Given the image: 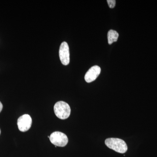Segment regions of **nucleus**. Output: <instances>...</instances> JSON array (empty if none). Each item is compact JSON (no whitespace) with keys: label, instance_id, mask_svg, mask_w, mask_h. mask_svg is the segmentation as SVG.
<instances>
[{"label":"nucleus","instance_id":"obj_9","mask_svg":"<svg viewBox=\"0 0 157 157\" xmlns=\"http://www.w3.org/2000/svg\"><path fill=\"white\" fill-rule=\"evenodd\" d=\"M3 109V105L2 104V103H1V101H0V113H1V111H2V109Z\"/></svg>","mask_w":157,"mask_h":157},{"label":"nucleus","instance_id":"obj_4","mask_svg":"<svg viewBox=\"0 0 157 157\" xmlns=\"http://www.w3.org/2000/svg\"><path fill=\"white\" fill-rule=\"evenodd\" d=\"M59 56L63 65H67L70 62V49L67 42H62L59 49Z\"/></svg>","mask_w":157,"mask_h":157},{"label":"nucleus","instance_id":"obj_8","mask_svg":"<svg viewBox=\"0 0 157 157\" xmlns=\"http://www.w3.org/2000/svg\"><path fill=\"white\" fill-rule=\"evenodd\" d=\"M107 3L109 8L111 9L114 8L116 5V1L115 0H107Z\"/></svg>","mask_w":157,"mask_h":157},{"label":"nucleus","instance_id":"obj_2","mask_svg":"<svg viewBox=\"0 0 157 157\" xmlns=\"http://www.w3.org/2000/svg\"><path fill=\"white\" fill-rule=\"evenodd\" d=\"M54 110L57 117L62 120L68 118L71 113V109L69 104L63 101L56 103L54 107Z\"/></svg>","mask_w":157,"mask_h":157},{"label":"nucleus","instance_id":"obj_3","mask_svg":"<svg viewBox=\"0 0 157 157\" xmlns=\"http://www.w3.org/2000/svg\"><path fill=\"white\" fill-rule=\"evenodd\" d=\"M51 142L56 146L63 147L67 145L68 142L67 136L59 132L52 133L49 136Z\"/></svg>","mask_w":157,"mask_h":157},{"label":"nucleus","instance_id":"obj_10","mask_svg":"<svg viewBox=\"0 0 157 157\" xmlns=\"http://www.w3.org/2000/svg\"><path fill=\"white\" fill-rule=\"evenodd\" d=\"M0 134H1V129H0Z\"/></svg>","mask_w":157,"mask_h":157},{"label":"nucleus","instance_id":"obj_1","mask_svg":"<svg viewBox=\"0 0 157 157\" xmlns=\"http://www.w3.org/2000/svg\"><path fill=\"white\" fill-rule=\"evenodd\" d=\"M105 143L107 147L119 153H124L128 150L126 143L119 138H107L105 140Z\"/></svg>","mask_w":157,"mask_h":157},{"label":"nucleus","instance_id":"obj_7","mask_svg":"<svg viewBox=\"0 0 157 157\" xmlns=\"http://www.w3.org/2000/svg\"><path fill=\"white\" fill-rule=\"evenodd\" d=\"M118 37L119 34L117 32L113 30H110L107 33L108 43L111 45L113 42H117Z\"/></svg>","mask_w":157,"mask_h":157},{"label":"nucleus","instance_id":"obj_6","mask_svg":"<svg viewBox=\"0 0 157 157\" xmlns=\"http://www.w3.org/2000/svg\"><path fill=\"white\" fill-rule=\"evenodd\" d=\"M101 72V69L99 66H94L92 67L86 73L85 80L88 83L94 81L100 75Z\"/></svg>","mask_w":157,"mask_h":157},{"label":"nucleus","instance_id":"obj_5","mask_svg":"<svg viewBox=\"0 0 157 157\" xmlns=\"http://www.w3.org/2000/svg\"><path fill=\"white\" fill-rule=\"evenodd\" d=\"M32 119L29 114H24L20 117L17 120V125L19 131L25 132L32 126Z\"/></svg>","mask_w":157,"mask_h":157}]
</instances>
